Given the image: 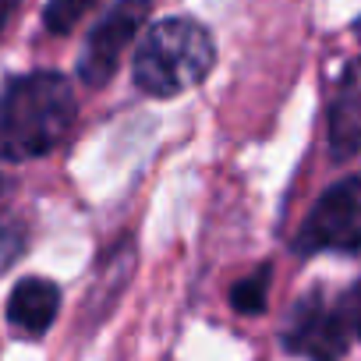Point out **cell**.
Instances as JSON below:
<instances>
[{
    "label": "cell",
    "instance_id": "obj_1",
    "mask_svg": "<svg viewBox=\"0 0 361 361\" xmlns=\"http://www.w3.org/2000/svg\"><path fill=\"white\" fill-rule=\"evenodd\" d=\"M75 85L61 71L15 75L0 89V163L50 156L75 128Z\"/></svg>",
    "mask_w": 361,
    "mask_h": 361
},
{
    "label": "cell",
    "instance_id": "obj_2",
    "mask_svg": "<svg viewBox=\"0 0 361 361\" xmlns=\"http://www.w3.org/2000/svg\"><path fill=\"white\" fill-rule=\"evenodd\" d=\"M216 68V43L213 32L195 18H163L156 22L131 61L135 85L152 99H173L209 78Z\"/></svg>",
    "mask_w": 361,
    "mask_h": 361
},
{
    "label": "cell",
    "instance_id": "obj_3",
    "mask_svg": "<svg viewBox=\"0 0 361 361\" xmlns=\"http://www.w3.org/2000/svg\"><path fill=\"white\" fill-rule=\"evenodd\" d=\"M290 248L301 259H312L322 252H336V255L361 252V173H347L333 180L315 199Z\"/></svg>",
    "mask_w": 361,
    "mask_h": 361
},
{
    "label": "cell",
    "instance_id": "obj_4",
    "mask_svg": "<svg viewBox=\"0 0 361 361\" xmlns=\"http://www.w3.org/2000/svg\"><path fill=\"white\" fill-rule=\"evenodd\" d=\"M283 347L305 361H343L350 347V326L340 301H329L322 290H312L294 301L283 322Z\"/></svg>",
    "mask_w": 361,
    "mask_h": 361
},
{
    "label": "cell",
    "instance_id": "obj_5",
    "mask_svg": "<svg viewBox=\"0 0 361 361\" xmlns=\"http://www.w3.org/2000/svg\"><path fill=\"white\" fill-rule=\"evenodd\" d=\"M152 11V0H117V4L92 25V32L85 36L82 57H78V78L92 89L106 85L117 68L124 50L135 43V36L145 29Z\"/></svg>",
    "mask_w": 361,
    "mask_h": 361
},
{
    "label": "cell",
    "instance_id": "obj_6",
    "mask_svg": "<svg viewBox=\"0 0 361 361\" xmlns=\"http://www.w3.org/2000/svg\"><path fill=\"white\" fill-rule=\"evenodd\" d=\"M326 128H329V156L336 163H347L361 152V57H354L340 71Z\"/></svg>",
    "mask_w": 361,
    "mask_h": 361
},
{
    "label": "cell",
    "instance_id": "obj_7",
    "mask_svg": "<svg viewBox=\"0 0 361 361\" xmlns=\"http://www.w3.org/2000/svg\"><path fill=\"white\" fill-rule=\"evenodd\" d=\"M61 312V287L47 276H25L8 294V322L18 336L39 340Z\"/></svg>",
    "mask_w": 361,
    "mask_h": 361
},
{
    "label": "cell",
    "instance_id": "obj_8",
    "mask_svg": "<svg viewBox=\"0 0 361 361\" xmlns=\"http://www.w3.org/2000/svg\"><path fill=\"white\" fill-rule=\"evenodd\" d=\"M266 305H269V266L262 262L231 287V308L238 315H262Z\"/></svg>",
    "mask_w": 361,
    "mask_h": 361
},
{
    "label": "cell",
    "instance_id": "obj_9",
    "mask_svg": "<svg viewBox=\"0 0 361 361\" xmlns=\"http://www.w3.org/2000/svg\"><path fill=\"white\" fill-rule=\"evenodd\" d=\"M99 4V0H47L43 8V29L50 36H68L78 29V22Z\"/></svg>",
    "mask_w": 361,
    "mask_h": 361
},
{
    "label": "cell",
    "instance_id": "obj_10",
    "mask_svg": "<svg viewBox=\"0 0 361 361\" xmlns=\"http://www.w3.org/2000/svg\"><path fill=\"white\" fill-rule=\"evenodd\" d=\"M25 245H29L25 224H18L11 216H0V276L25 255Z\"/></svg>",
    "mask_w": 361,
    "mask_h": 361
},
{
    "label": "cell",
    "instance_id": "obj_11",
    "mask_svg": "<svg viewBox=\"0 0 361 361\" xmlns=\"http://www.w3.org/2000/svg\"><path fill=\"white\" fill-rule=\"evenodd\" d=\"M340 305H343V315H347L350 333L361 340V280H354V283H350V290L340 298Z\"/></svg>",
    "mask_w": 361,
    "mask_h": 361
},
{
    "label": "cell",
    "instance_id": "obj_12",
    "mask_svg": "<svg viewBox=\"0 0 361 361\" xmlns=\"http://www.w3.org/2000/svg\"><path fill=\"white\" fill-rule=\"evenodd\" d=\"M18 8H22V0H0V39H4V32H8V25L15 22V15H18Z\"/></svg>",
    "mask_w": 361,
    "mask_h": 361
},
{
    "label": "cell",
    "instance_id": "obj_13",
    "mask_svg": "<svg viewBox=\"0 0 361 361\" xmlns=\"http://www.w3.org/2000/svg\"><path fill=\"white\" fill-rule=\"evenodd\" d=\"M8 192H11V180H8V177H4V173H0V199H4V195H8Z\"/></svg>",
    "mask_w": 361,
    "mask_h": 361
}]
</instances>
